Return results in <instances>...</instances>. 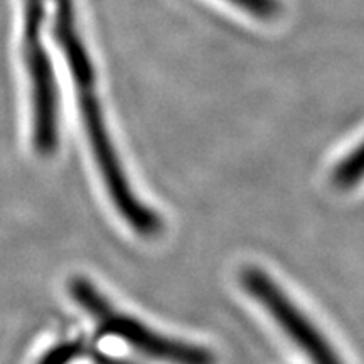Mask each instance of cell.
I'll return each mask as SVG.
<instances>
[{
  "instance_id": "1",
  "label": "cell",
  "mask_w": 364,
  "mask_h": 364,
  "mask_svg": "<svg viewBox=\"0 0 364 364\" xmlns=\"http://www.w3.org/2000/svg\"><path fill=\"white\" fill-rule=\"evenodd\" d=\"M56 36L63 51L66 54L68 63H70L91 150L97 159L98 169L102 172L105 186L110 193L113 204H115L122 218L134 228L136 233L147 236V238L157 236L162 231L164 223L156 211L144 206L142 201L132 193L124 167H122L120 159H118L110 135H108L102 105H100L97 95L95 70L88 53H86L85 46L76 33L71 0H58Z\"/></svg>"
},
{
  "instance_id": "2",
  "label": "cell",
  "mask_w": 364,
  "mask_h": 364,
  "mask_svg": "<svg viewBox=\"0 0 364 364\" xmlns=\"http://www.w3.org/2000/svg\"><path fill=\"white\" fill-rule=\"evenodd\" d=\"M70 289L76 302L100 322L102 334L124 339L145 356L171 364H216L208 349L166 338L136 318L120 314L86 279H75Z\"/></svg>"
},
{
  "instance_id": "3",
  "label": "cell",
  "mask_w": 364,
  "mask_h": 364,
  "mask_svg": "<svg viewBox=\"0 0 364 364\" xmlns=\"http://www.w3.org/2000/svg\"><path fill=\"white\" fill-rule=\"evenodd\" d=\"M241 284L255 300L267 309L295 344L314 364H343L332 346L287 294L260 268L247 267L241 272Z\"/></svg>"
},
{
  "instance_id": "4",
  "label": "cell",
  "mask_w": 364,
  "mask_h": 364,
  "mask_svg": "<svg viewBox=\"0 0 364 364\" xmlns=\"http://www.w3.org/2000/svg\"><path fill=\"white\" fill-rule=\"evenodd\" d=\"M26 61L34 91V145L41 156H51L58 147L56 80L43 43L41 26H26Z\"/></svg>"
},
{
  "instance_id": "5",
  "label": "cell",
  "mask_w": 364,
  "mask_h": 364,
  "mask_svg": "<svg viewBox=\"0 0 364 364\" xmlns=\"http://www.w3.org/2000/svg\"><path fill=\"white\" fill-rule=\"evenodd\" d=\"M364 177V144L349 154L334 171V184L339 188L354 186Z\"/></svg>"
},
{
  "instance_id": "6",
  "label": "cell",
  "mask_w": 364,
  "mask_h": 364,
  "mask_svg": "<svg viewBox=\"0 0 364 364\" xmlns=\"http://www.w3.org/2000/svg\"><path fill=\"white\" fill-rule=\"evenodd\" d=\"M235 2L240 4L241 7L248 9L255 16L265 17V19L275 17L280 11V6L277 0H235Z\"/></svg>"
}]
</instances>
